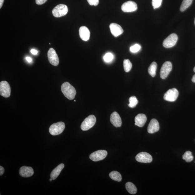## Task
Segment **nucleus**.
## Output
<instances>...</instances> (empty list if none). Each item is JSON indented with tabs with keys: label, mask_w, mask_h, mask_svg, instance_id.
<instances>
[{
	"label": "nucleus",
	"mask_w": 195,
	"mask_h": 195,
	"mask_svg": "<svg viewBox=\"0 0 195 195\" xmlns=\"http://www.w3.org/2000/svg\"><path fill=\"white\" fill-rule=\"evenodd\" d=\"M26 60L28 62H31L32 61V59L31 57H27L26 58Z\"/></svg>",
	"instance_id": "nucleus-34"
},
{
	"label": "nucleus",
	"mask_w": 195,
	"mask_h": 195,
	"mask_svg": "<svg viewBox=\"0 0 195 195\" xmlns=\"http://www.w3.org/2000/svg\"><path fill=\"white\" fill-rule=\"evenodd\" d=\"M113 58V54L110 52L107 53L103 57L104 61L108 62L112 61Z\"/></svg>",
	"instance_id": "nucleus-27"
},
{
	"label": "nucleus",
	"mask_w": 195,
	"mask_h": 195,
	"mask_svg": "<svg viewBox=\"0 0 195 195\" xmlns=\"http://www.w3.org/2000/svg\"><path fill=\"white\" fill-rule=\"evenodd\" d=\"M65 128L64 123L62 122H59L51 125L49 129V131L52 135L56 136L62 133L64 131Z\"/></svg>",
	"instance_id": "nucleus-3"
},
{
	"label": "nucleus",
	"mask_w": 195,
	"mask_h": 195,
	"mask_svg": "<svg viewBox=\"0 0 195 195\" xmlns=\"http://www.w3.org/2000/svg\"><path fill=\"white\" fill-rule=\"evenodd\" d=\"M138 6L135 2L129 1L125 2L122 6V10L124 12H132L138 9Z\"/></svg>",
	"instance_id": "nucleus-12"
},
{
	"label": "nucleus",
	"mask_w": 195,
	"mask_h": 195,
	"mask_svg": "<svg viewBox=\"0 0 195 195\" xmlns=\"http://www.w3.org/2000/svg\"><path fill=\"white\" fill-rule=\"evenodd\" d=\"M48 56L49 62L51 64L55 66H57L59 64V57L54 48H51L49 50Z\"/></svg>",
	"instance_id": "nucleus-10"
},
{
	"label": "nucleus",
	"mask_w": 195,
	"mask_h": 195,
	"mask_svg": "<svg viewBox=\"0 0 195 195\" xmlns=\"http://www.w3.org/2000/svg\"><path fill=\"white\" fill-rule=\"evenodd\" d=\"M192 0H183L180 8L181 11H185L191 5Z\"/></svg>",
	"instance_id": "nucleus-23"
},
{
	"label": "nucleus",
	"mask_w": 195,
	"mask_h": 195,
	"mask_svg": "<svg viewBox=\"0 0 195 195\" xmlns=\"http://www.w3.org/2000/svg\"><path fill=\"white\" fill-rule=\"evenodd\" d=\"M159 125L157 120L155 119H153L151 120L148 128V132L149 133H154L159 131Z\"/></svg>",
	"instance_id": "nucleus-15"
},
{
	"label": "nucleus",
	"mask_w": 195,
	"mask_h": 195,
	"mask_svg": "<svg viewBox=\"0 0 195 195\" xmlns=\"http://www.w3.org/2000/svg\"><path fill=\"white\" fill-rule=\"evenodd\" d=\"M90 5L96 6L98 5L99 3V0H87Z\"/></svg>",
	"instance_id": "nucleus-30"
},
{
	"label": "nucleus",
	"mask_w": 195,
	"mask_h": 195,
	"mask_svg": "<svg viewBox=\"0 0 195 195\" xmlns=\"http://www.w3.org/2000/svg\"><path fill=\"white\" fill-rule=\"evenodd\" d=\"M192 82L195 83V74L193 77H192Z\"/></svg>",
	"instance_id": "nucleus-36"
},
{
	"label": "nucleus",
	"mask_w": 195,
	"mask_h": 195,
	"mask_svg": "<svg viewBox=\"0 0 195 195\" xmlns=\"http://www.w3.org/2000/svg\"><path fill=\"white\" fill-rule=\"evenodd\" d=\"M141 46L138 44H136L130 48V50L132 53H136L141 50Z\"/></svg>",
	"instance_id": "nucleus-28"
},
{
	"label": "nucleus",
	"mask_w": 195,
	"mask_h": 195,
	"mask_svg": "<svg viewBox=\"0 0 195 195\" xmlns=\"http://www.w3.org/2000/svg\"><path fill=\"white\" fill-rule=\"evenodd\" d=\"M31 52L32 54L36 55L38 54V52L36 50L34 49H32L31 51Z\"/></svg>",
	"instance_id": "nucleus-33"
},
{
	"label": "nucleus",
	"mask_w": 195,
	"mask_h": 195,
	"mask_svg": "<svg viewBox=\"0 0 195 195\" xmlns=\"http://www.w3.org/2000/svg\"><path fill=\"white\" fill-rule=\"evenodd\" d=\"M109 176L112 180L120 182L122 180V177L120 173L117 171L111 172L109 174Z\"/></svg>",
	"instance_id": "nucleus-22"
},
{
	"label": "nucleus",
	"mask_w": 195,
	"mask_h": 195,
	"mask_svg": "<svg viewBox=\"0 0 195 195\" xmlns=\"http://www.w3.org/2000/svg\"><path fill=\"white\" fill-rule=\"evenodd\" d=\"M162 0H152V4L153 8L155 9L161 6Z\"/></svg>",
	"instance_id": "nucleus-29"
},
{
	"label": "nucleus",
	"mask_w": 195,
	"mask_h": 195,
	"mask_svg": "<svg viewBox=\"0 0 195 195\" xmlns=\"http://www.w3.org/2000/svg\"><path fill=\"white\" fill-rule=\"evenodd\" d=\"M61 90L62 93L67 98L72 100L75 98L76 94V90L69 82L64 83L62 85Z\"/></svg>",
	"instance_id": "nucleus-1"
},
{
	"label": "nucleus",
	"mask_w": 195,
	"mask_h": 195,
	"mask_svg": "<svg viewBox=\"0 0 195 195\" xmlns=\"http://www.w3.org/2000/svg\"></svg>",
	"instance_id": "nucleus-40"
},
{
	"label": "nucleus",
	"mask_w": 195,
	"mask_h": 195,
	"mask_svg": "<svg viewBox=\"0 0 195 195\" xmlns=\"http://www.w3.org/2000/svg\"><path fill=\"white\" fill-rule=\"evenodd\" d=\"M64 165L63 164L59 165L54 169H53L50 174V177L53 180L56 179L59 176L62 169L64 168Z\"/></svg>",
	"instance_id": "nucleus-19"
},
{
	"label": "nucleus",
	"mask_w": 195,
	"mask_h": 195,
	"mask_svg": "<svg viewBox=\"0 0 195 195\" xmlns=\"http://www.w3.org/2000/svg\"><path fill=\"white\" fill-rule=\"evenodd\" d=\"M129 102V103L128 104V106L129 107L131 108H135L138 102V99L135 96H132L130 98Z\"/></svg>",
	"instance_id": "nucleus-25"
},
{
	"label": "nucleus",
	"mask_w": 195,
	"mask_h": 195,
	"mask_svg": "<svg viewBox=\"0 0 195 195\" xmlns=\"http://www.w3.org/2000/svg\"><path fill=\"white\" fill-rule=\"evenodd\" d=\"M107 155L108 152L106 150H99L92 153L89 158L93 161H99L105 158Z\"/></svg>",
	"instance_id": "nucleus-8"
},
{
	"label": "nucleus",
	"mask_w": 195,
	"mask_h": 195,
	"mask_svg": "<svg viewBox=\"0 0 195 195\" xmlns=\"http://www.w3.org/2000/svg\"><path fill=\"white\" fill-rule=\"evenodd\" d=\"M178 40L177 35L175 33L171 34L164 39L162 45L166 48H171L176 45Z\"/></svg>",
	"instance_id": "nucleus-5"
},
{
	"label": "nucleus",
	"mask_w": 195,
	"mask_h": 195,
	"mask_svg": "<svg viewBox=\"0 0 195 195\" xmlns=\"http://www.w3.org/2000/svg\"><path fill=\"white\" fill-rule=\"evenodd\" d=\"M11 89L10 84L6 81L0 82V94L2 96L8 98L11 95Z\"/></svg>",
	"instance_id": "nucleus-6"
},
{
	"label": "nucleus",
	"mask_w": 195,
	"mask_h": 195,
	"mask_svg": "<svg viewBox=\"0 0 195 195\" xmlns=\"http://www.w3.org/2000/svg\"><path fill=\"white\" fill-rule=\"evenodd\" d=\"M4 172V169L3 167L0 166V175L2 176L3 175Z\"/></svg>",
	"instance_id": "nucleus-32"
},
{
	"label": "nucleus",
	"mask_w": 195,
	"mask_h": 195,
	"mask_svg": "<svg viewBox=\"0 0 195 195\" xmlns=\"http://www.w3.org/2000/svg\"><path fill=\"white\" fill-rule=\"evenodd\" d=\"M110 28L111 33L116 37L120 35L124 32L123 29L121 26L116 23L111 24L110 25Z\"/></svg>",
	"instance_id": "nucleus-13"
},
{
	"label": "nucleus",
	"mask_w": 195,
	"mask_h": 195,
	"mask_svg": "<svg viewBox=\"0 0 195 195\" xmlns=\"http://www.w3.org/2000/svg\"><path fill=\"white\" fill-rule=\"evenodd\" d=\"M79 35L82 40L88 41L89 40L90 37V32L89 29L85 26L81 27L80 28Z\"/></svg>",
	"instance_id": "nucleus-17"
},
{
	"label": "nucleus",
	"mask_w": 195,
	"mask_h": 195,
	"mask_svg": "<svg viewBox=\"0 0 195 195\" xmlns=\"http://www.w3.org/2000/svg\"><path fill=\"white\" fill-rule=\"evenodd\" d=\"M4 0H0V8H1L3 6Z\"/></svg>",
	"instance_id": "nucleus-35"
},
{
	"label": "nucleus",
	"mask_w": 195,
	"mask_h": 195,
	"mask_svg": "<svg viewBox=\"0 0 195 195\" xmlns=\"http://www.w3.org/2000/svg\"><path fill=\"white\" fill-rule=\"evenodd\" d=\"M193 70H194V72H195V67H194Z\"/></svg>",
	"instance_id": "nucleus-38"
},
{
	"label": "nucleus",
	"mask_w": 195,
	"mask_h": 195,
	"mask_svg": "<svg viewBox=\"0 0 195 195\" xmlns=\"http://www.w3.org/2000/svg\"><path fill=\"white\" fill-rule=\"evenodd\" d=\"M52 180H53L52 179V178H51L50 179V182H52Z\"/></svg>",
	"instance_id": "nucleus-37"
},
{
	"label": "nucleus",
	"mask_w": 195,
	"mask_h": 195,
	"mask_svg": "<svg viewBox=\"0 0 195 195\" xmlns=\"http://www.w3.org/2000/svg\"><path fill=\"white\" fill-rule=\"evenodd\" d=\"M194 24H195V19H194Z\"/></svg>",
	"instance_id": "nucleus-39"
},
{
	"label": "nucleus",
	"mask_w": 195,
	"mask_h": 195,
	"mask_svg": "<svg viewBox=\"0 0 195 195\" xmlns=\"http://www.w3.org/2000/svg\"><path fill=\"white\" fill-rule=\"evenodd\" d=\"M182 159L187 162H191L193 160L194 157L192 156V152L189 151L186 152L182 156Z\"/></svg>",
	"instance_id": "nucleus-24"
},
{
	"label": "nucleus",
	"mask_w": 195,
	"mask_h": 195,
	"mask_svg": "<svg viewBox=\"0 0 195 195\" xmlns=\"http://www.w3.org/2000/svg\"><path fill=\"white\" fill-rule=\"evenodd\" d=\"M110 121L111 123L114 126L116 127H120L121 126L122 124L121 118L119 114L117 112H114L111 114Z\"/></svg>",
	"instance_id": "nucleus-14"
},
{
	"label": "nucleus",
	"mask_w": 195,
	"mask_h": 195,
	"mask_svg": "<svg viewBox=\"0 0 195 195\" xmlns=\"http://www.w3.org/2000/svg\"><path fill=\"white\" fill-rule=\"evenodd\" d=\"M125 187L130 194H134L137 193V188L133 183L130 182H127L125 185Z\"/></svg>",
	"instance_id": "nucleus-20"
},
{
	"label": "nucleus",
	"mask_w": 195,
	"mask_h": 195,
	"mask_svg": "<svg viewBox=\"0 0 195 195\" xmlns=\"http://www.w3.org/2000/svg\"><path fill=\"white\" fill-rule=\"evenodd\" d=\"M147 121L146 116L142 113L138 114L135 118V125L140 127H142L145 125Z\"/></svg>",
	"instance_id": "nucleus-18"
},
{
	"label": "nucleus",
	"mask_w": 195,
	"mask_h": 195,
	"mask_svg": "<svg viewBox=\"0 0 195 195\" xmlns=\"http://www.w3.org/2000/svg\"><path fill=\"white\" fill-rule=\"evenodd\" d=\"M172 64L170 62H166L162 64L160 71V76L162 79L168 77L172 69Z\"/></svg>",
	"instance_id": "nucleus-7"
},
{
	"label": "nucleus",
	"mask_w": 195,
	"mask_h": 195,
	"mask_svg": "<svg viewBox=\"0 0 195 195\" xmlns=\"http://www.w3.org/2000/svg\"><path fill=\"white\" fill-rule=\"evenodd\" d=\"M178 92L175 88L169 89L164 94L163 98L166 101L173 102L177 99L178 96Z\"/></svg>",
	"instance_id": "nucleus-9"
},
{
	"label": "nucleus",
	"mask_w": 195,
	"mask_h": 195,
	"mask_svg": "<svg viewBox=\"0 0 195 195\" xmlns=\"http://www.w3.org/2000/svg\"><path fill=\"white\" fill-rule=\"evenodd\" d=\"M157 68V64L155 62H152L148 67V72L153 78L156 75Z\"/></svg>",
	"instance_id": "nucleus-21"
},
{
	"label": "nucleus",
	"mask_w": 195,
	"mask_h": 195,
	"mask_svg": "<svg viewBox=\"0 0 195 195\" xmlns=\"http://www.w3.org/2000/svg\"><path fill=\"white\" fill-rule=\"evenodd\" d=\"M96 118L94 115H90L83 121L81 125V129L87 131L91 128L96 124Z\"/></svg>",
	"instance_id": "nucleus-2"
},
{
	"label": "nucleus",
	"mask_w": 195,
	"mask_h": 195,
	"mask_svg": "<svg viewBox=\"0 0 195 195\" xmlns=\"http://www.w3.org/2000/svg\"><path fill=\"white\" fill-rule=\"evenodd\" d=\"M47 1L48 0H36V2L38 5H41L46 3Z\"/></svg>",
	"instance_id": "nucleus-31"
},
{
	"label": "nucleus",
	"mask_w": 195,
	"mask_h": 195,
	"mask_svg": "<svg viewBox=\"0 0 195 195\" xmlns=\"http://www.w3.org/2000/svg\"><path fill=\"white\" fill-rule=\"evenodd\" d=\"M19 174L22 177H30L33 175V169L31 167L22 166L20 169Z\"/></svg>",
	"instance_id": "nucleus-16"
},
{
	"label": "nucleus",
	"mask_w": 195,
	"mask_h": 195,
	"mask_svg": "<svg viewBox=\"0 0 195 195\" xmlns=\"http://www.w3.org/2000/svg\"><path fill=\"white\" fill-rule=\"evenodd\" d=\"M123 65L124 71L125 72H128L131 70L132 65L129 59H125L123 62Z\"/></svg>",
	"instance_id": "nucleus-26"
},
{
	"label": "nucleus",
	"mask_w": 195,
	"mask_h": 195,
	"mask_svg": "<svg viewBox=\"0 0 195 195\" xmlns=\"http://www.w3.org/2000/svg\"><path fill=\"white\" fill-rule=\"evenodd\" d=\"M136 161L142 163H150L152 161V158L151 155L146 152L138 153L136 157Z\"/></svg>",
	"instance_id": "nucleus-11"
},
{
	"label": "nucleus",
	"mask_w": 195,
	"mask_h": 195,
	"mask_svg": "<svg viewBox=\"0 0 195 195\" xmlns=\"http://www.w3.org/2000/svg\"><path fill=\"white\" fill-rule=\"evenodd\" d=\"M68 8L64 4H60L53 9L52 15L55 17L59 18L66 15L68 12Z\"/></svg>",
	"instance_id": "nucleus-4"
}]
</instances>
